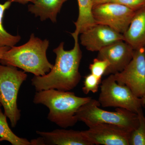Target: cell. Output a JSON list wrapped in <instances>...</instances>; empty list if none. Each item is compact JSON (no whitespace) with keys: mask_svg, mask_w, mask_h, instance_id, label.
Segmentation results:
<instances>
[{"mask_svg":"<svg viewBox=\"0 0 145 145\" xmlns=\"http://www.w3.org/2000/svg\"><path fill=\"white\" fill-rule=\"evenodd\" d=\"M10 47H0V59L2 57L4 54L10 48Z\"/></svg>","mask_w":145,"mask_h":145,"instance_id":"obj_24","label":"cell"},{"mask_svg":"<svg viewBox=\"0 0 145 145\" xmlns=\"http://www.w3.org/2000/svg\"><path fill=\"white\" fill-rule=\"evenodd\" d=\"M0 104H1V99H0Z\"/></svg>","mask_w":145,"mask_h":145,"instance_id":"obj_26","label":"cell"},{"mask_svg":"<svg viewBox=\"0 0 145 145\" xmlns=\"http://www.w3.org/2000/svg\"><path fill=\"white\" fill-rule=\"evenodd\" d=\"M120 84L126 86L137 97L145 95V47L135 50L132 59L121 72L114 74Z\"/></svg>","mask_w":145,"mask_h":145,"instance_id":"obj_8","label":"cell"},{"mask_svg":"<svg viewBox=\"0 0 145 145\" xmlns=\"http://www.w3.org/2000/svg\"><path fill=\"white\" fill-rule=\"evenodd\" d=\"M68 0H36L28 5V10L41 21L50 19L52 22H57V15L63 5Z\"/></svg>","mask_w":145,"mask_h":145,"instance_id":"obj_14","label":"cell"},{"mask_svg":"<svg viewBox=\"0 0 145 145\" xmlns=\"http://www.w3.org/2000/svg\"><path fill=\"white\" fill-rule=\"evenodd\" d=\"M100 88L98 101L103 107L120 108L136 113L142 108L141 98L135 96L126 86L117 83L114 74L102 81Z\"/></svg>","mask_w":145,"mask_h":145,"instance_id":"obj_6","label":"cell"},{"mask_svg":"<svg viewBox=\"0 0 145 145\" xmlns=\"http://www.w3.org/2000/svg\"><path fill=\"white\" fill-rule=\"evenodd\" d=\"M49 46L48 40H41L31 34L26 43L10 47L0 59V63L19 68L34 76H43L49 72L54 65L47 58Z\"/></svg>","mask_w":145,"mask_h":145,"instance_id":"obj_2","label":"cell"},{"mask_svg":"<svg viewBox=\"0 0 145 145\" xmlns=\"http://www.w3.org/2000/svg\"><path fill=\"white\" fill-rule=\"evenodd\" d=\"M80 34L81 44L91 52H99L109 45L124 40L123 34L99 24H96Z\"/></svg>","mask_w":145,"mask_h":145,"instance_id":"obj_11","label":"cell"},{"mask_svg":"<svg viewBox=\"0 0 145 145\" xmlns=\"http://www.w3.org/2000/svg\"><path fill=\"white\" fill-rule=\"evenodd\" d=\"M91 99L79 97L70 91L49 89L36 91L33 102L46 106L49 110L48 120L60 127L66 129L77 123L78 109Z\"/></svg>","mask_w":145,"mask_h":145,"instance_id":"obj_3","label":"cell"},{"mask_svg":"<svg viewBox=\"0 0 145 145\" xmlns=\"http://www.w3.org/2000/svg\"><path fill=\"white\" fill-rule=\"evenodd\" d=\"M110 2L120 4L135 11L145 7V0H112Z\"/></svg>","mask_w":145,"mask_h":145,"instance_id":"obj_21","label":"cell"},{"mask_svg":"<svg viewBox=\"0 0 145 145\" xmlns=\"http://www.w3.org/2000/svg\"><path fill=\"white\" fill-rule=\"evenodd\" d=\"M74 40V47L70 50L65 49L63 42L53 50L56 59L49 72L31 79V85L36 91L49 89L69 91L78 85L82 78L79 67L82 52L78 39Z\"/></svg>","mask_w":145,"mask_h":145,"instance_id":"obj_1","label":"cell"},{"mask_svg":"<svg viewBox=\"0 0 145 145\" xmlns=\"http://www.w3.org/2000/svg\"><path fill=\"white\" fill-rule=\"evenodd\" d=\"M0 142H1V140H0Z\"/></svg>","mask_w":145,"mask_h":145,"instance_id":"obj_27","label":"cell"},{"mask_svg":"<svg viewBox=\"0 0 145 145\" xmlns=\"http://www.w3.org/2000/svg\"><path fill=\"white\" fill-rule=\"evenodd\" d=\"M27 77L25 71L18 70L17 67L0 65L1 104L13 128L20 119L21 110L18 108L17 99L21 86Z\"/></svg>","mask_w":145,"mask_h":145,"instance_id":"obj_5","label":"cell"},{"mask_svg":"<svg viewBox=\"0 0 145 145\" xmlns=\"http://www.w3.org/2000/svg\"><path fill=\"white\" fill-rule=\"evenodd\" d=\"M40 137L31 140L32 145H93L84 131L57 129L50 132L37 131Z\"/></svg>","mask_w":145,"mask_h":145,"instance_id":"obj_12","label":"cell"},{"mask_svg":"<svg viewBox=\"0 0 145 145\" xmlns=\"http://www.w3.org/2000/svg\"><path fill=\"white\" fill-rule=\"evenodd\" d=\"M0 104V140L7 141L13 145H32L26 139L16 135L11 131L7 121V116L1 109Z\"/></svg>","mask_w":145,"mask_h":145,"instance_id":"obj_16","label":"cell"},{"mask_svg":"<svg viewBox=\"0 0 145 145\" xmlns=\"http://www.w3.org/2000/svg\"><path fill=\"white\" fill-rule=\"evenodd\" d=\"M109 65V63L107 60L96 58L93 60L92 63L89 65V69L91 73L102 79Z\"/></svg>","mask_w":145,"mask_h":145,"instance_id":"obj_20","label":"cell"},{"mask_svg":"<svg viewBox=\"0 0 145 145\" xmlns=\"http://www.w3.org/2000/svg\"><path fill=\"white\" fill-rule=\"evenodd\" d=\"M91 1H92L93 7L94 6L110 2L112 0H91Z\"/></svg>","mask_w":145,"mask_h":145,"instance_id":"obj_23","label":"cell"},{"mask_svg":"<svg viewBox=\"0 0 145 145\" xmlns=\"http://www.w3.org/2000/svg\"><path fill=\"white\" fill-rule=\"evenodd\" d=\"M139 125L131 132L129 139V145H145V117L142 108L137 112Z\"/></svg>","mask_w":145,"mask_h":145,"instance_id":"obj_18","label":"cell"},{"mask_svg":"<svg viewBox=\"0 0 145 145\" xmlns=\"http://www.w3.org/2000/svg\"><path fill=\"white\" fill-rule=\"evenodd\" d=\"M79 15L74 22L75 30L71 33L73 39H78V36L82 32L96 24L92 15L93 5L91 0H77Z\"/></svg>","mask_w":145,"mask_h":145,"instance_id":"obj_15","label":"cell"},{"mask_svg":"<svg viewBox=\"0 0 145 145\" xmlns=\"http://www.w3.org/2000/svg\"><path fill=\"white\" fill-rule=\"evenodd\" d=\"M10 2L6 1L0 3V47L15 46L20 41L21 38L19 35L13 36L6 30L3 25V19L6 10L10 7Z\"/></svg>","mask_w":145,"mask_h":145,"instance_id":"obj_17","label":"cell"},{"mask_svg":"<svg viewBox=\"0 0 145 145\" xmlns=\"http://www.w3.org/2000/svg\"><path fill=\"white\" fill-rule=\"evenodd\" d=\"M102 82V79L98 78L90 73L85 77L84 86L82 88L83 92L86 94L90 92L96 93L99 91L100 85Z\"/></svg>","mask_w":145,"mask_h":145,"instance_id":"obj_19","label":"cell"},{"mask_svg":"<svg viewBox=\"0 0 145 145\" xmlns=\"http://www.w3.org/2000/svg\"><path fill=\"white\" fill-rule=\"evenodd\" d=\"M84 132L93 145H129L131 132L117 125L98 124Z\"/></svg>","mask_w":145,"mask_h":145,"instance_id":"obj_9","label":"cell"},{"mask_svg":"<svg viewBox=\"0 0 145 145\" xmlns=\"http://www.w3.org/2000/svg\"><path fill=\"white\" fill-rule=\"evenodd\" d=\"M36 0H6L11 3H18L22 4H26L28 3H34Z\"/></svg>","mask_w":145,"mask_h":145,"instance_id":"obj_22","label":"cell"},{"mask_svg":"<svg viewBox=\"0 0 145 145\" xmlns=\"http://www.w3.org/2000/svg\"><path fill=\"white\" fill-rule=\"evenodd\" d=\"M124 41L134 50L145 47V7L135 11L126 31Z\"/></svg>","mask_w":145,"mask_h":145,"instance_id":"obj_13","label":"cell"},{"mask_svg":"<svg viewBox=\"0 0 145 145\" xmlns=\"http://www.w3.org/2000/svg\"><path fill=\"white\" fill-rule=\"evenodd\" d=\"M134 50L128 44L121 40L99 51L97 58L107 60L110 63L104 75L108 76L121 71L132 59Z\"/></svg>","mask_w":145,"mask_h":145,"instance_id":"obj_10","label":"cell"},{"mask_svg":"<svg viewBox=\"0 0 145 145\" xmlns=\"http://www.w3.org/2000/svg\"><path fill=\"white\" fill-rule=\"evenodd\" d=\"M135 12L124 5L113 2L94 6L92 9L96 24L108 26L122 34L127 30Z\"/></svg>","mask_w":145,"mask_h":145,"instance_id":"obj_7","label":"cell"},{"mask_svg":"<svg viewBox=\"0 0 145 145\" xmlns=\"http://www.w3.org/2000/svg\"><path fill=\"white\" fill-rule=\"evenodd\" d=\"M142 99V103L143 106L145 105V95L144 96H143L142 98H141Z\"/></svg>","mask_w":145,"mask_h":145,"instance_id":"obj_25","label":"cell"},{"mask_svg":"<svg viewBox=\"0 0 145 145\" xmlns=\"http://www.w3.org/2000/svg\"><path fill=\"white\" fill-rule=\"evenodd\" d=\"M100 106L99 101L91 98L77 111L78 121L83 122L88 127L100 123L117 125L131 132L139 125L137 113L120 108H117L114 111H107L100 108Z\"/></svg>","mask_w":145,"mask_h":145,"instance_id":"obj_4","label":"cell"}]
</instances>
